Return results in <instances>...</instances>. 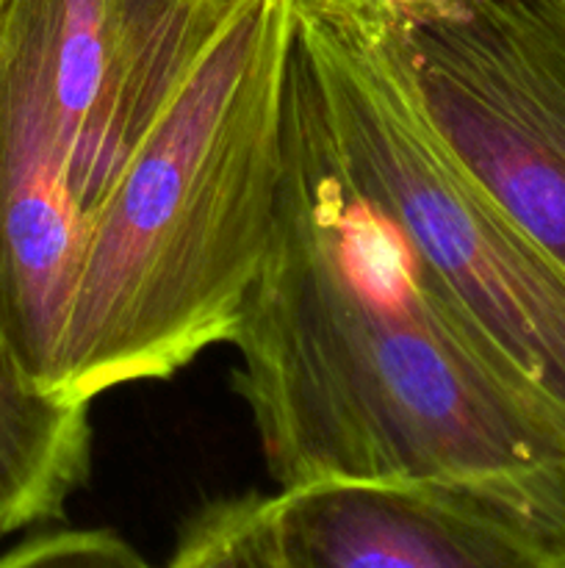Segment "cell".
<instances>
[{"mask_svg": "<svg viewBox=\"0 0 565 568\" xmlns=\"http://www.w3.org/2000/svg\"><path fill=\"white\" fill-rule=\"evenodd\" d=\"M227 344L277 488L443 486L565 552V433L349 170L297 42L275 220Z\"/></svg>", "mask_w": 565, "mask_h": 568, "instance_id": "1", "label": "cell"}, {"mask_svg": "<svg viewBox=\"0 0 565 568\" xmlns=\"http://www.w3.org/2000/svg\"><path fill=\"white\" fill-rule=\"evenodd\" d=\"M297 0H227L100 209L50 392L92 405L170 381L230 342L258 275L282 166Z\"/></svg>", "mask_w": 565, "mask_h": 568, "instance_id": "2", "label": "cell"}, {"mask_svg": "<svg viewBox=\"0 0 565 568\" xmlns=\"http://www.w3.org/2000/svg\"><path fill=\"white\" fill-rule=\"evenodd\" d=\"M299 55L366 192L402 225L487 353L565 433V270L458 164L382 0H297Z\"/></svg>", "mask_w": 565, "mask_h": 568, "instance_id": "3", "label": "cell"}, {"mask_svg": "<svg viewBox=\"0 0 565 568\" xmlns=\"http://www.w3.org/2000/svg\"><path fill=\"white\" fill-rule=\"evenodd\" d=\"M391 11L421 109L449 153L565 270V9L415 0Z\"/></svg>", "mask_w": 565, "mask_h": 568, "instance_id": "4", "label": "cell"}, {"mask_svg": "<svg viewBox=\"0 0 565 568\" xmlns=\"http://www.w3.org/2000/svg\"><path fill=\"white\" fill-rule=\"evenodd\" d=\"M280 568H565L493 505L427 483L319 480L269 494Z\"/></svg>", "mask_w": 565, "mask_h": 568, "instance_id": "5", "label": "cell"}, {"mask_svg": "<svg viewBox=\"0 0 565 568\" xmlns=\"http://www.w3.org/2000/svg\"><path fill=\"white\" fill-rule=\"evenodd\" d=\"M89 464V405L44 392L0 349V538L59 519Z\"/></svg>", "mask_w": 565, "mask_h": 568, "instance_id": "6", "label": "cell"}, {"mask_svg": "<svg viewBox=\"0 0 565 568\" xmlns=\"http://www.w3.org/2000/svg\"><path fill=\"white\" fill-rule=\"evenodd\" d=\"M161 568H280L269 536V497L216 499L188 516Z\"/></svg>", "mask_w": 565, "mask_h": 568, "instance_id": "7", "label": "cell"}, {"mask_svg": "<svg viewBox=\"0 0 565 568\" xmlns=\"http://www.w3.org/2000/svg\"><path fill=\"white\" fill-rule=\"evenodd\" d=\"M0 568H155L111 530H59L0 555Z\"/></svg>", "mask_w": 565, "mask_h": 568, "instance_id": "8", "label": "cell"}, {"mask_svg": "<svg viewBox=\"0 0 565 568\" xmlns=\"http://www.w3.org/2000/svg\"><path fill=\"white\" fill-rule=\"evenodd\" d=\"M386 3H391V6H408V3H415V0H386Z\"/></svg>", "mask_w": 565, "mask_h": 568, "instance_id": "9", "label": "cell"}, {"mask_svg": "<svg viewBox=\"0 0 565 568\" xmlns=\"http://www.w3.org/2000/svg\"><path fill=\"white\" fill-rule=\"evenodd\" d=\"M552 3H557L559 9H565V0H552Z\"/></svg>", "mask_w": 565, "mask_h": 568, "instance_id": "10", "label": "cell"}, {"mask_svg": "<svg viewBox=\"0 0 565 568\" xmlns=\"http://www.w3.org/2000/svg\"><path fill=\"white\" fill-rule=\"evenodd\" d=\"M3 6H6V0H0V20H3Z\"/></svg>", "mask_w": 565, "mask_h": 568, "instance_id": "11", "label": "cell"}]
</instances>
